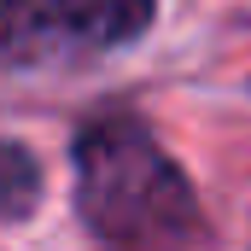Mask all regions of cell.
Wrapping results in <instances>:
<instances>
[{"label":"cell","mask_w":251,"mask_h":251,"mask_svg":"<svg viewBox=\"0 0 251 251\" xmlns=\"http://www.w3.org/2000/svg\"><path fill=\"white\" fill-rule=\"evenodd\" d=\"M158 0H0V59L64 64L140 41Z\"/></svg>","instance_id":"2"},{"label":"cell","mask_w":251,"mask_h":251,"mask_svg":"<svg viewBox=\"0 0 251 251\" xmlns=\"http://www.w3.org/2000/svg\"><path fill=\"white\" fill-rule=\"evenodd\" d=\"M35 199H41V164L24 146L0 140V216H29Z\"/></svg>","instance_id":"3"},{"label":"cell","mask_w":251,"mask_h":251,"mask_svg":"<svg viewBox=\"0 0 251 251\" xmlns=\"http://www.w3.org/2000/svg\"><path fill=\"white\" fill-rule=\"evenodd\" d=\"M76 210L111 251H187L204 234L187 170L134 111L76 128Z\"/></svg>","instance_id":"1"}]
</instances>
